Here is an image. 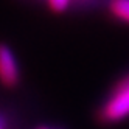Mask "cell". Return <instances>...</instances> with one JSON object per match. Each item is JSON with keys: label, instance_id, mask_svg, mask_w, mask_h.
Listing matches in <instances>:
<instances>
[{"label": "cell", "instance_id": "cell-6", "mask_svg": "<svg viewBox=\"0 0 129 129\" xmlns=\"http://www.w3.org/2000/svg\"><path fill=\"white\" fill-rule=\"evenodd\" d=\"M36 129H61V127H56V126H47V124H44V126H39V127H36Z\"/></svg>", "mask_w": 129, "mask_h": 129}, {"label": "cell", "instance_id": "cell-5", "mask_svg": "<svg viewBox=\"0 0 129 129\" xmlns=\"http://www.w3.org/2000/svg\"><path fill=\"white\" fill-rule=\"evenodd\" d=\"M93 2L95 0H75V6H87Z\"/></svg>", "mask_w": 129, "mask_h": 129}, {"label": "cell", "instance_id": "cell-2", "mask_svg": "<svg viewBox=\"0 0 129 129\" xmlns=\"http://www.w3.org/2000/svg\"><path fill=\"white\" fill-rule=\"evenodd\" d=\"M0 84L10 90L22 84V70L17 54L6 42H0Z\"/></svg>", "mask_w": 129, "mask_h": 129}, {"label": "cell", "instance_id": "cell-4", "mask_svg": "<svg viewBox=\"0 0 129 129\" xmlns=\"http://www.w3.org/2000/svg\"><path fill=\"white\" fill-rule=\"evenodd\" d=\"M53 14H64L75 6V0H42Z\"/></svg>", "mask_w": 129, "mask_h": 129}, {"label": "cell", "instance_id": "cell-1", "mask_svg": "<svg viewBox=\"0 0 129 129\" xmlns=\"http://www.w3.org/2000/svg\"><path fill=\"white\" fill-rule=\"evenodd\" d=\"M129 118V73L123 75L110 87L96 110L101 124H117Z\"/></svg>", "mask_w": 129, "mask_h": 129}, {"label": "cell", "instance_id": "cell-3", "mask_svg": "<svg viewBox=\"0 0 129 129\" xmlns=\"http://www.w3.org/2000/svg\"><path fill=\"white\" fill-rule=\"evenodd\" d=\"M106 13L114 22L129 26V0H106Z\"/></svg>", "mask_w": 129, "mask_h": 129}, {"label": "cell", "instance_id": "cell-7", "mask_svg": "<svg viewBox=\"0 0 129 129\" xmlns=\"http://www.w3.org/2000/svg\"><path fill=\"white\" fill-rule=\"evenodd\" d=\"M0 129H5V126H3V123H2V120H0Z\"/></svg>", "mask_w": 129, "mask_h": 129}]
</instances>
